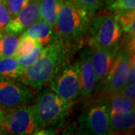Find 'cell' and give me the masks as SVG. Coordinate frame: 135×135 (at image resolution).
<instances>
[{
    "label": "cell",
    "mask_w": 135,
    "mask_h": 135,
    "mask_svg": "<svg viewBox=\"0 0 135 135\" xmlns=\"http://www.w3.org/2000/svg\"><path fill=\"white\" fill-rule=\"evenodd\" d=\"M1 32H0V34H1Z\"/></svg>",
    "instance_id": "cell-30"
},
{
    "label": "cell",
    "mask_w": 135,
    "mask_h": 135,
    "mask_svg": "<svg viewBox=\"0 0 135 135\" xmlns=\"http://www.w3.org/2000/svg\"><path fill=\"white\" fill-rule=\"evenodd\" d=\"M89 49L92 66L96 76L97 84L101 83L108 74L114 57L119 49V45L111 48L89 47Z\"/></svg>",
    "instance_id": "cell-12"
},
{
    "label": "cell",
    "mask_w": 135,
    "mask_h": 135,
    "mask_svg": "<svg viewBox=\"0 0 135 135\" xmlns=\"http://www.w3.org/2000/svg\"><path fill=\"white\" fill-rule=\"evenodd\" d=\"M33 105L41 129L56 126L62 121L70 107L50 89L44 90Z\"/></svg>",
    "instance_id": "cell-4"
},
{
    "label": "cell",
    "mask_w": 135,
    "mask_h": 135,
    "mask_svg": "<svg viewBox=\"0 0 135 135\" xmlns=\"http://www.w3.org/2000/svg\"><path fill=\"white\" fill-rule=\"evenodd\" d=\"M4 115H5V111L0 109V126H1V124H2V119H3Z\"/></svg>",
    "instance_id": "cell-28"
},
{
    "label": "cell",
    "mask_w": 135,
    "mask_h": 135,
    "mask_svg": "<svg viewBox=\"0 0 135 135\" xmlns=\"http://www.w3.org/2000/svg\"><path fill=\"white\" fill-rule=\"evenodd\" d=\"M35 97L33 88L17 80L0 77V109L8 111L30 104Z\"/></svg>",
    "instance_id": "cell-7"
},
{
    "label": "cell",
    "mask_w": 135,
    "mask_h": 135,
    "mask_svg": "<svg viewBox=\"0 0 135 135\" xmlns=\"http://www.w3.org/2000/svg\"><path fill=\"white\" fill-rule=\"evenodd\" d=\"M104 5L113 14L135 10V0H104Z\"/></svg>",
    "instance_id": "cell-20"
},
{
    "label": "cell",
    "mask_w": 135,
    "mask_h": 135,
    "mask_svg": "<svg viewBox=\"0 0 135 135\" xmlns=\"http://www.w3.org/2000/svg\"><path fill=\"white\" fill-rule=\"evenodd\" d=\"M134 53L131 55V56L130 67H129V71H128V79H127V84L133 83L135 81V59H134Z\"/></svg>",
    "instance_id": "cell-27"
},
{
    "label": "cell",
    "mask_w": 135,
    "mask_h": 135,
    "mask_svg": "<svg viewBox=\"0 0 135 135\" xmlns=\"http://www.w3.org/2000/svg\"><path fill=\"white\" fill-rule=\"evenodd\" d=\"M18 41L17 35L2 31L0 34V58L14 56Z\"/></svg>",
    "instance_id": "cell-17"
},
{
    "label": "cell",
    "mask_w": 135,
    "mask_h": 135,
    "mask_svg": "<svg viewBox=\"0 0 135 135\" xmlns=\"http://www.w3.org/2000/svg\"><path fill=\"white\" fill-rule=\"evenodd\" d=\"M29 1L30 0H3L2 2L5 4L11 19L14 18L19 13L20 11L29 3Z\"/></svg>",
    "instance_id": "cell-22"
},
{
    "label": "cell",
    "mask_w": 135,
    "mask_h": 135,
    "mask_svg": "<svg viewBox=\"0 0 135 135\" xmlns=\"http://www.w3.org/2000/svg\"><path fill=\"white\" fill-rule=\"evenodd\" d=\"M22 34L35 39L39 45L43 47L53 38V29L46 22L39 19Z\"/></svg>",
    "instance_id": "cell-14"
},
{
    "label": "cell",
    "mask_w": 135,
    "mask_h": 135,
    "mask_svg": "<svg viewBox=\"0 0 135 135\" xmlns=\"http://www.w3.org/2000/svg\"><path fill=\"white\" fill-rule=\"evenodd\" d=\"M41 49H42V47L38 44L29 54L25 55V56H19V57H17L20 65L23 68H26L32 65V64H34L36 62V60L39 57V56L41 54Z\"/></svg>",
    "instance_id": "cell-23"
},
{
    "label": "cell",
    "mask_w": 135,
    "mask_h": 135,
    "mask_svg": "<svg viewBox=\"0 0 135 135\" xmlns=\"http://www.w3.org/2000/svg\"><path fill=\"white\" fill-rule=\"evenodd\" d=\"M117 93L119 95H121L122 96L126 97L127 98L132 100L134 101L135 99V84L134 83H130V84H127L126 86L122 87L120 90H119L118 92H114Z\"/></svg>",
    "instance_id": "cell-26"
},
{
    "label": "cell",
    "mask_w": 135,
    "mask_h": 135,
    "mask_svg": "<svg viewBox=\"0 0 135 135\" xmlns=\"http://www.w3.org/2000/svg\"><path fill=\"white\" fill-rule=\"evenodd\" d=\"M40 130L33 104L5 111L0 126V134H35Z\"/></svg>",
    "instance_id": "cell-6"
},
{
    "label": "cell",
    "mask_w": 135,
    "mask_h": 135,
    "mask_svg": "<svg viewBox=\"0 0 135 135\" xmlns=\"http://www.w3.org/2000/svg\"><path fill=\"white\" fill-rule=\"evenodd\" d=\"M2 1H3V0H0V2H2Z\"/></svg>",
    "instance_id": "cell-29"
},
{
    "label": "cell",
    "mask_w": 135,
    "mask_h": 135,
    "mask_svg": "<svg viewBox=\"0 0 135 135\" xmlns=\"http://www.w3.org/2000/svg\"><path fill=\"white\" fill-rule=\"evenodd\" d=\"M114 17L122 29L130 35H135V10L114 14Z\"/></svg>",
    "instance_id": "cell-19"
},
{
    "label": "cell",
    "mask_w": 135,
    "mask_h": 135,
    "mask_svg": "<svg viewBox=\"0 0 135 135\" xmlns=\"http://www.w3.org/2000/svg\"><path fill=\"white\" fill-rule=\"evenodd\" d=\"M39 19V0H30L14 18L10 20L4 31L15 35L23 33Z\"/></svg>",
    "instance_id": "cell-10"
},
{
    "label": "cell",
    "mask_w": 135,
    "mask_h": 135,
    "mask_svg": "<svg viewBox=\"0 0 135 135\" xmlns=\"http://www.w3.org/2000/svg\"><path fill=\"white\" fill-rule=\"evenodd\" d=\"M23 68L15 56L0 58V77L12 80H18Z\"/></svg>",
    "instance_id": "cell-15"
},
{
    "label": "cell",
    "mask_w": 135,
    "mask_h": 135,
    "mask_svg": "<svg viewBox=\"0 0 135 135\" xmlns=\"http://www.w3.org/2000/svg\"><path fill=\"white\" fill-rule=\"evenodd\" d=\"M40 19L55 29L57 20V0H39Z\"/></svg>",
    "instance_id": "cell-16"
},
{
    "label": "cell",
    "mask_w": 135,
    "mask_h": 135,
    "mask_svg": "<svg viewBox=\"0 0 135 135\" xmlns=\"http://www.w3.org/2000/svg\"><path fill=\"white\" fill-rule=\"evenodd\" d=\"M134 110L110 114L109 134L128 131L134 127Z\"/></svg>",
    "instance_id": "cell-13"
},
{
    "label": "cell",
    "mask_w": 135,
    "mask_h": 135,
    "mask_svg": "<svg viewBox=\"0 0 135 135\" xmlns=\"http://www.w3.org/2000/svg\"><path fill=\"white\" fill-rule=\"evenodd\" d=\"M79 75L80 82V96H89L97 85L96 76L92 66L89 47H84L80 54Z\"/></svg>",
    "instance_id": "cell-11"
},
{
    "label": "cell",
    "mask_w": 135,
    "mask_h": 135,
    "mask_svg": "<svg viewBox=\"0 0 135 135\" xmlns=\"http://www.w3.org/2000/svg\"><path fill=\"white\" fill-rule=\"evenodd\" d=\"M132 54L134 53H131L126 47L119 49L108 74L103 82L102 92L114 93L126 86Z\"/></svg>",
    "instance_id": "cell-8"
},
{
    "label": "cell",
    "mask_w": 135,
    "mask_h": 135,
    "mask_svg": "<svg viewBox=\"0 0 135 135\" xmlns=\"http://www.w3.org/2000/svg\"><path fill=\"white\" fill-rule=\"evenodd\" d=\"M89 47L111 48L119 45L122 29L114 16L99 15L90 21L88 27Z\"/></svg>",
    "instance_id": "cell-3"
},
{
    "label": "cell",
    "mask_w": 135,
    "mask_h": 135,
    "mask_svg": "<svg viewBox=\"0 0 135 135\" xmlns=\"http://www.w3.org/2000/svg\"><path fill=\"white\" fill-rule=\"evenodd\" d=\"M74 2L86 10L91 15H94L95 12L104 5V0H72Z\"/></svg>",
    "instance_id": "cell-24"
},
{
    "label": "cell",
    "mask_w": 135,
    "mask_h": 135,
    "mask_svg": "<svg viewBox=\"0 0 135 135\" xmlns=\"http://www.w3.org/2000/svg\"><path fill=\"white\" fill-rule=\"evenodd\" d=\"M38 45V44L35 39L29 35L22 34L19 38L18 44L14 56L15 57H19L27 55L31 53Z\"/></svg>",
    "instance_id": "cell-21"
},
{
    "label": "cell",
    "mask_w": 135,
    "mask_h": 135,
    "mask_svg": "<svg viewBox=\"0 0 135 135\" xmlns=\"http://www.w3.org/2000/svg\"><path fill=\"white\" fill-rule=\"evenodd\" d=\"M92 16L72 0H57V20L55 29L64 41H79L86 33Z\"/></svg>",
    "instance_id": "cell-2"
},
{
    "label": "cell",
    "mask_w": 135,
    "mask_h": 135,
    "mask_svg": "<svg viewBox=\"0 0 135 135\" xmlns=\"http://www.w3.org/2000/svg\"><path fill=\"white\" fill-rule=\"evenodd\" d=\"M110 117V111L107 104H97L80 117V128L86 134H109Z\"/></svg>",
    "instance_id": "cell-9"
},
{
    "label": "cell",
    "mask_w": 135,
    "mask_h": 135,
    "mask_svg": "<svg viewBox=\"0 0 135 135\" xmlns=\"http://www.w3.org/2000/svg\"><path fill=\"white\" fill-rule=\"evenodd\" d=\"M11 20V16L5 7V4L0 2V32L4 31L5 26Z\"/></svg>",
    "instance_id": "cell-25"
},
{
    "label": "cell",
    "mask_w": 135,
    "mask_h": 135,
    "mask_svg": "<svg viewBox=\"0 0 135 135\" xmlns=\"http://www.w3.org/2000/svg\"><path fill=\"white\" fill-rule=\"evenodd\" d=\"M111 97L108 107L110 114L134 110V101L117 93H110Z\"/></svg>",
    "instance_id": "cell-18"
},
{
    "label": "cell",
    "mask_w": 135,
    "mask_h": 135,
    "mask_svg": "<svg viewBox=\"0 0 135 135\" xmlns=\"http://www.w3.org/2000/svg\"><path fill=\"white\" fill-rule=\"evenodd\" d=\"M50 88L68 104L80 96L78 60L73 64H63L50 79Z\"/></svg>",
    "instance_id": "cell-5"
},
{
    "label": "cell",
    "mask_w": 135,
    "mask_h": 135,
    "mask_svg": "<svg viewBox=\"0 0 135 135\" xmlns=\"http://www.w3.org/2000/svg\"><path fill=\"white\" fill-rule=\"evenodd\" d=\"M68 52L59 35L53 38L42 47L36 62L23 68L20 81L34 89H41L47 84L54 73L63 64L66 63Z\"/></svg>",
    "instance_id": "cell-1"
}]
</instances>
